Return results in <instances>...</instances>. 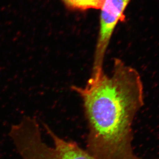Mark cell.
Here are the masks:
<instances>
[{
    "label": "cell",
    "mask_w": 159,
    "mask_h": 159,
    "mask_svg": "<svg viewBox=\"0 0 159 159\" xmlns=\"http://www.w3.org/2000/svg\"><path fill=\"white\" fill-rule=\"evenodd\" d=\"M82 99L89 127L86 150L96 159H141L132 147V124L144 105L137 70L120 59L110 75L92 74L84 87H71Z\"/></svg>",
    "instance_id": "cell-1"
},
{
    "label": "cell",
    "mask_w": 159,
    "mask_h": 159,
    "mask_svg": "<svg viewBox=\"0 0 159 159\" xmlns=\"http://www.w3.org/2000/svg\"><path fill=\"white\" fill-rule=\"evenodd\" d=\"M65 4L71 9L80 11L88 9H100L105 0H62Z\"/></svg>",
    "instance_id": "cell-4"
},
{
    "label": "cell",
    "mask_w": 159,
    "mask_h": 159,
    "mask_svg": "<svg viewBox=\"0 0 159 159\" xmlns=\"http://www.w3.org/2000/svg\"><path fill=\"white\" fill-rule=\"evenodd\" d=\"M44 127L52 139L53 146L42 140L35 117L25 116L12 127L10 136L22 159H96L76 143L61 138L46 124Z\"/></svg>",
    "instance_id": "cell-2"
},
{
    "label": "cell",
    "mask_w": 159,
    "mask_h": 159,
    "mask_svg": "<svg viewBox=\"0 0 159 159\" xmlns=\"http://www.w3.org/2000/svg\"><path fill=\"white\" fill-rule=\"evenodd\" d=\"M158 159H159V158H158Z\"/></svg>",
    "instance_id": "cell-5"
},
{
    "label": "cell",
    "mask_w": 159,
    "mask_h": 159,
    "mask_svg": "<svg viewBox=\"0 0 159 159\" xmlns=\"http://www.w3.org/2000/svg\"><path fill=\"white\" fill-rule=\"evenodd\" d=\"M131 1L105 0L101 8L100 30L92 73L104 70V60L110 40L117 24L125 21V11Z\"/></svg>",
    "instance_id": "cell-3"
}]
</instances>
